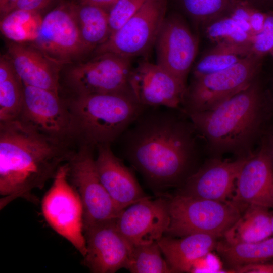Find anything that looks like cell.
<instances>
[{
    "mask_svg": "<svg viewBox=\"0 0 273 273\" xmlns=\"http://www.w3.org/2000/svg\"><path fill=\"white\" fill-rule=\"evenodd\" d=\"M24 84L8 56L0 59V123L16 119L23 101Z\"/></svg>",
    "mask_w": 273,
    "mask_h": 273,
    "instance_id": "cb8c5ba5",
    "label": "cell"
},
{
    "mask_svg": "<svg viewBox=\"0 0 273 273\" xmlns=\"http://www.w3.org/2000/svg\"><path fill=\"white\" fill-rule=\"evenodd\" d=\"M272 112L256 78L247 87L214 109L188 114L210 157L232 154L248 158L267 129Z\"/></svg>",
    "mask_w": 273,
    "mask_h": 273,
    "instance_id": "3957f363",
    "label": "cell"
},
{
    "mask_svg": "<svg viewBox=\"0 0 273 273\" xmlns=\"http://www.w3.org/2000/svg\"><path fill=\"white\" fill-rule=\"evenodd\" d=\"M269 209L258 205H247L244 212L223 235L224 241L231 244L250 243L271 237L273 233Z\"/></svg>",
    "mask_w": 273,
    "mask_h": 273,
    "instance_id": "7402d4cb",
    "label": "cell"
},
{
    "mask_svg": "<svg viewBox=\"0 0 273 273\" xmlns=\"http://www.w3.org/2000/svg\"><path fill=\"white\" fill-rule=\"evenodd\" d=\"M129 85L137 101L146 107L181 108L187 88L172 74L147 59L132 67Z\"/></svg>",
    "mask_w": 273,
    "mask_h": 273,
    "instance_id": "9a60e30c",
    "label": "cell"
},
{
    "mask_svg": "<svg viewBox=\"0 0 273 273\" xmlns=\"http://www.w3.org/2000/svg\"><path fill=\"white\" fill-rule=\"evenodd\" d=\"M19 0H0V14L2 18L14 10Z\"/></svg>",
    "mask_w": 273,
    "mask_h": 273,
    "instance_id": "74e56055",
    "label": "cell"
},
{
    "mask_svg": "<svg viewBox=\"0 0 273 273\" xmlns=\"http://www.w3.org/2000/svg\"><path fill=\"white\" fill-rule=\"evenodd\" d=\"M67 162L59 168L41 202L43 217L49 225L67 240L83 257L86 253L83 211L78 193L68 178Z\"/></svg>",
    "mask_w": 273,
    "mask_h": 273,
    "instance_id": "52a82bcc",
    "label": "cell"
},
{
    "mask_svg": "<svg viewBox=\"0 0 273 273\" xmlns=\"http://www.w3.org/2000/svg\"><path fill=\"white\" fill-rule=\"evenodd\" d=\"M248 158H237L230 160L210 157L184 181L179 194L226 201L233 192L237 176Z\"/></svg>",
    "mask_w": 273,
    "mask_h": 273,
    "instance_id": "e0dca14e",
    "label": "cell"
},
{
    "mask_svg": "<svg viewBox=\"0 0 273 273\" xmlns=\"http://www.w3.org/2000/svg\"><path fill=\"white\" fill-rule=\"evenodd\" d=\"M116 223L132 246L157 242L170 223L168 198H149L132 204L120 213Z\"/></svg>",
    "mask_w": 273,
    "mask_h": 273,
    "instance_id": "2e32d148",
    "label": "cell"
},
{
    "mask_svg": "<svg viewBox=\"0 0 273 273\" xmlns=\"http://www.w3.org/2000/svg\"><path fill=\"white\" fill-rule=\"evenodd\" d=\"M31 44L61 66L90 53L69 4L56 8L42 18Z\"/></svg>",
    "mask_w": 273,
    "mask_h": 273,
    "instance_id": "8fae6325",
    "label": "cell"
},
{
    "mask_svg": "<svg viewBox=\"0 0 273 273\" xmlns=\"http://www.w3.org/2000/svg\"><path fill=\"white\" fill-rule=\"evenodd\" d=\"M78 3L88 4L98 6L107 10V9L109 10L111 7L118 0H77ZM108 10V11H109Z\"/></svg>",
    "mask_w": 273,
    "mask_h": 273,
    "instance_id": "8d00e7d4",
    "label": "cell"
},
{
    "mask_svg": "<svg viewBox=\"0 0 273 273\" xmlns=\"http://www.w3.org/2000/svg\"><path fill=\"white\" fill-rule=\"evenodd\" d=\"M251 54L250 45L217 43L195 65L192 71L193 78L228 68Z\"/></svg>",
    "mask_w": 273,
    "mask_h": 273,
    "instance_id": "d4e9b609",
    "label": "cell"
},
{
    "mask_svg": "<svg viewBox=\"0 0 273 273\" xmlns=\"http://www.w3.org/2000/svg\"><path fill=\"white\" fill-rule=\"evenodd\" d=\"M147 0H118L108 11L110 35L133 16Z\"/></svg>",
    "mask_w": 273,
    "mask_h": 273,
    "instance_id": "4dcf8cb0",
    "label": "cell"
},
{
    "mask_svg": "<svg viewBox=\"0 0 273 273\" xmlns=\"http://www.w3.org/2000/svg\"><path fill=\"white\" fill-rule=\"evenodd\" d=\"M266 16V13L260 12L253 6L252 7L249 22L254 34L262 30Z\"/></svg>",
    "mask_w": 273,
    "mask_h": 273,
    "instance_id": "e575fe53",
    "label": "cell"
},
{
    "mask_svg": "<svg viewBox=\"0 0 273 273\" xmlns=\"http://www.w3.org/2000/svg\"><path fill=\"white\" fill-rule=\"evenodd\" d=\"M230 272L273 273V260L233 267Z\"/></svg>",
    "mask_w": 273,
    "mask_h": 273,
    "instance_id": "d6a6232c",
    "label": "cell"
},
{
    "mask_svg": "<svg viewBox=\"0 0 273 273\" xmlns=\"http://www.w3.org/2000/svg\"><path fill=\"white\" fill-rule=\"evenodd\" d=\"M262 59L251 54L228 68L193 78L181 108L188 115L215 108L258 77Z\"/></svg>",
    "mask_w": 273,
    "mask_h": 273,
    "instance_id": "8992f818",
    "label": "cell"
},
{
    "mask_svg": "<svg viewBox=\"0 0 273 273\" xmlns=\"http://www.w3.org/2000/svg\"><path fill=\"white\" fill-rule=\"evenodd\" d=\"M168 0H147L93 55L111 53L132 59L148 53L166 16Z\"/></svg>",
    "mask_w": 273,
    "mask_h": 273,
    "instance_id": "30bf717a",
    "label": "cell"
},
{
    "mask_svg": "<svg viewBox=\"0 0 273 273\" xmlns=\"http://www.w3.org/2000/svg\"><path fill=\"white\" fill-rule=\"evenodd\" d=\"M236 0H179L185 12L203 25L227 15Z\"/></svg>",
    "mask_w": 273,
    "mask_h": 273,
    "instance_id": "f1b7e54d",
    "label": "cell"
},
{
    "mask_svg": "<svg viewBox=\"0 0 273 273\" xmlns=\"http://www.w3.org/2000/svg\"><path fill=\"white\" fill-rule=\"evenodd\" d=\"M204 26L206 36L216 43L226 42L238 44L244 37V30L228 15L219 17Z\"/></svg>",
    "mask_w": 273,
    "mask_h": 273,
    "instance_id": "f546056e",
    "label": "cell"
},
{
    "mask_svg": "<svg viewBox=\"0 0 273 273\" xmlns=\"http://www.w3.org/2000/svg\"><path fill=\"white\" fill-rule=\"evenodd\" d=\"M65 101L72 140L94 149L118 140L146 108L128 94L73 95Z\"/></svg>",
    "mask_w": 273,
    "mask_h": 273,
    "instance_id": "277c9868",
    "label": "cell"
},
{
    "mask_svg": "<svg viewBox=\"0 0 273 273\" xmlns=\"http://www.w3.org/2000/svg\"><path fill=\"white\" fill-rule=\"evenodd\" d=\"M94 149L79 145L68 161V178L80 198L84 229L94 224L116 219L120 213L103 185L95 163Z\"/></svg>",
    "mask_w": 273,
    "mask_h": 273,
    "instance_id": "9c48e42d",
    "label": "cell"
},
{
    "mask_svg": "<svg viewBox=\"0 0 273 273\" xmlns=\"http://www.w3.org/2000/svg\"><path fill=\"white\" fill-rule=\"evenodd\" d=\"M271 54L273 56V51L271 53Z\"/></svg>",
    "mask_w": 273,
    "mask_h": 273,
    "instance_id": "7bdbcfd3",
    "label": "cell"
},
{
    "mask_svg": "<svg viewBox=\"0 0 273 273\" xmlns=\"http://www.w3.org/2000/svg\"><path fill=\"white\" fill-rule=\"evenodd\" d=\"M116 220L84 229L86 253L82 263L92 273H114L127 269L132 246L118 230Z\"/></svg>",
    "mask_w": 273,
    "mask_h": 273,
    "instance_id": "5bb4252c",
    "label": "cell"
},
{
    "mask_svg": "<svg viewBox=\"0 0 273 273\" xmlns=\"http://www.w3.org/2000/svg\"><path fill=\"white\" fill-rule=\"evenodd\" d=\"M17 119L46 135L72 141L66 101L54 92L24 84L23 101Z\"/></svg>",
    "mask_w": 273,
    "mask_h": 273,
    "instance_id": "7c38bea8",
    "label": "cell"
},
{
    "mask_svg": "<svg viewBox=\"0 0 273 273\" xmlns=\"http://www.w3.org/2000/svg\"><path fill=\"white\" fill-rule=\"evenodd\" d=\"M82 40L90 53L105 42L110 36L108 11L88 4L71 3Z\"/></svg>",
    "mask_w": 273,
    "mask_h": 273,
    "instance_id": "603a6c76",
    "label": "cell"
},
{
    "mask_svg": "<svg viewBox=\"0 0 273 273\" xmlns=\"http://www.w3.org/2000/svg\"><path fill=\"white\" fill-rule=\"evenodd\" d=\"M41 19L38 13L15 9L1 18V31L11 42H31Z\"/></svg>",
    "mask_w": 273,
    "mask_h": 273,
    "instance_id": "4316f807",
    "label": "cell"
},
{
    "mask_svg": "<svg viewBox=\"0 0 273 273\" xmlns=\"http://www.w3.org/2000/svg\"><path fill=\"white\" fill-rule=\"evenodd\" d=\"M235 189L234 201L273 209V166L261 142L242 167Z\"/></svg>",
    "mask_w": 273,
    "mask_h": 273,
    "instance_id": "d6986e66",
    "label": "cell"
},
{
    "mask_svg": "<svg viewBox=\"0 0 273 273\" xmlns=\"http://www.w3.org/2000/svg\"><path fill=\"white\" fill-rule=\"evenodd\" d=\"M260 142L266 149L273 166V128L266 130Z\"/></svg>",
    "mask_w": 273,
    "mask_h": 273,
    "instance_id": "d590c367",
    "label": "cell"
},
{
    "mask_svg": "<svg viewBox=\"0 0 273 273\" xmlns=\"http://www.w3.org/2000/svg\"><path fill=\"white\" fill-rule=\"evenodd\" d=\"M242 1L247 2L251 4L252 2L255 1L256 0H242Z\"/></svg>",
    "mask_w": 273,
    "mask_h": 273,
    "instance_id": "60d3db41",
    "label": "cell"
},
{
    "mask_svg": "<svg viewBox=\"0 0 273 273\" xmlns=\"http://www.w3.org/2000/svg\"><path fill=\"white\" fill-rule=\"evenodd\" d=\"M270 104H271V110H272V112L273 111V102L272 103L270 102Z\"/></svg>",
    "mask_w": 273,
    "mask_h": 273,
    "instance_id": "b9f144b4",
    "label": "cell"
},
{
    "mask_svg": "<svg viewBox=\"0 0 273 273\" xmlns=\"http://www.w3.org/2000/svg\"><path fill=\"white\" fill-rule=\"evenodd\" d=\"M251 53L263 58L273 51V31L262 30L254 34L250 44Z\"/></svg>",
    "mask_w": 273,
    "mask_h": 273,
    "instance_id": "1f68e13d",
    "label": "cell"
},
{
    "mask_svg": "<svg viewBox=\"0 0 273 273\" xmlns=\"http://www.w3.org/2000/svg\"><path fill=\"white\" fill-rule=\"evenodd\" d=\"M52 0H19L15 9L37 12L46 8ZM14 9V10H15Z\"/></svg>",
    "mask_w": 273,
    "mask_h": 273,
    "instance_id": "836d02e7",
    "label": "cell"
},
{
    "mask_svg": "<svg viewBox=\"0 0 273 273\" xmlns=\"http://www.w3.org/2000/svg\"><path fill=\"white\" fill-rule=\"evenodd\" d=\"M157 242L132 246L127 267L132 273L172 272Z\"/></svg>",
    "mask_w": 273,
    "mask_h": 273,
    "instance_id": "83f0119b",
    "label": "cell"
},
{
    "mask_svg": "<svg viewBox=\"0 0 273 273\" xmlns=\"http://www.w3.org/2000/svg\"><path fill=\"white\" fill-rule=\"evenodd\" d=\"M111 145L97 146L95 163L103 185L117 207L123 211L150 197L144 193L131 169L114 154Z\"/></svg>",
    "mask_w": 273,
    "mask_h": 273,
    "instance_id": "ac0fdd59",
    "label": "cell"
},
{
    "mask_svg": "<svg viewBox=\"0 0 273 273\" xmlns=\"http://www.w3.org/2000/svg\"><path fill=\"white\" fill-rule=\"evenodd\" d=\"M271 229L273 233V214H271Z\"/></svg>",
    "mask_w": 273,
    "mask_h": 273,
    "instance_id": "ab89813d",
    "label": "cell"
},
{
    "mask_svg": "<svg viewBox=\"0 0 273 273\" xmlns=\"http://www.w3.org/2000/svg\"><path fill=\"white\" fill-rule=\"evenodd\" d=\"M262 30L273 31V14H266Z\"/></svg>",
    "mask_w": 273,
    "mask_h": 273,
    "instance_id": "f35d334b",
    "label": "cell"
},
{
    "mask_svg": "<svg viewBox=\"0 0 273 273\" xmlns=\"http://www.w3.org/2000/svg\"><path fill=\"white\" fill-rule=\"evenodd\" d=\"M118 140L125 158L149 183L159 187L183 183L205 151L181 108L146 107Z\"/></svg>",
    "mask_w": 273,
    "mask_h": 273,
    "instance_id": "6da1fadb",
    "label": "cell"
},
{
    "mask_svg": "<svg viewBox=\"0 0 273 273\" xmlns=\"http://www.w3.org/2000/svg\"><path fill=\"white\" fill-rule=\"evenodd\" d=\"M69 141L46 135L18 119L0 123V209L17 198L37 205L41 190L68 162Z\"/></svg>",
    "mask_w": 273,
    "mask_h": 273,
    "instance_id": "7a4b0ae2",
    "label": "cell"
},
{
    "mask_svg": "<svg viewBox=\"0 0 273 273\" xmlns=\"http://www.w3.org/2000/svg\"><path fill=\"white\" fill-rule=\"evenodd\" d=\"M197 37L177 14L166 15L155 46L156 63L186 85L198 50Z\"/></svg>",
    "mask_w": 273,
    "mask_h": 273,
    "instance_id": "4fadbf2b",
    "label": "cell"
},
{
    "mask_svg": "<svg viewBox=\"0 0 273 273\" xmlns=\"http://www.w3.org/2000/svg\"><path fill=\"white\" fill-rule=\"evenodd\" d=\"M170 223L165 234L184 237L206 234L219 237L234 224L242 213L235 201H219L181 194L168 198Z\"/></svg>",
    "mask_w": 273,
    "mask_h": 273,
    "instance_id": "5b68a950",
    "label": "cell"
},
{
    "mask_svg": "<svg viewBox=\"0 0 273 273\" xmlns=\"http://www.w3.org/2000/svg\"><path fill=\"white\" fill-rule=\"evenodd\" d=\"M132 59L111 53L93 55L90 59L71 66L65 81L73 95L132 94L129 78Z\"/></svg>",
    "mask_w": 273,
    "mask_h": 273,
    "instance_id": "ba28073f",
    "label": "cell"
},
{
    "mask_svg": "<svg viewBox=\"0 0 273 273\" xmlns=\"http://www.w3.org/2000/svg\"><path fill=\"white\" fill-rule=\"evenodd\" d=\"M8 57L23 84L59 94L61 66L33 45L11 42Z\"/></svg>",
    "mask_w": 273,
    "mask_h": 273,
    "instance_id": "ffe728a7",
    "label": "cell"
},
{
    "mask_svg": "<svg viewBox=\"0 0 273 273\" xmlns=\"http://www.w3.org/2000/svg\"><path fill=\"white\" fill-rule=\"evenodd\" d=\"M175 239L163 236L157 241L172 272H190L196 263L216 248L217 237L193 234Z\"/></svg>",
    "mask_w": 273,
    "mask_h": 273,
    "instance_id": "44dd1931",
    "label": "cell"
},
{
    "mask_svg": "<svg viewBox=\"0 0 273 273\" xmlns=\"http://www.w3.org/2000/svg\"><path fill=\"white\" fill-rule=\"evenodd\" d=\"M216 249L232 267L273 260V237L250 243L218 242Z\"/></svg>",
    "mask_w": 273,
    "mask_h": 273,
    "instance_id": "484cf974",
    "label": "cell"
}]
</instances>
